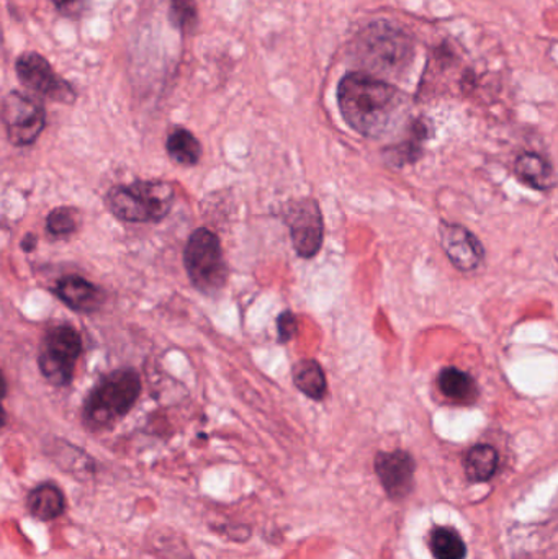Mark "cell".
Masks as SVG:
<instances>
[{"label": "cell", "mask_w": 558, "mask_h": 559, "mask_svg": "<svg viewBox=\"0 0 558 559\" xmlns=\"http://www.w3.org/2000/svg\"><path fill=\"white\" fill-rule=\"evenodd\" d=\"M439 235L446 254L459 271H475L484 261V246L464 226L441 223Z\"/></svg>", "instance_id": "8fae6325"}, {"label": "cell", "mask_w": 558, "mask_h": 559, "mask_svg": "<svg viewBox=\"0 0 558 559\" xmlns=\"http://www.w3.org/2000/svg\"><path fill=\"white\" fill-rule=\"evenodd\" d=\"M285 222L290 228L295 251L300 258L310 259L320 252L323 245V215L317 200L301 199L292 202L285 212Z\"/></svg>", "instance_id": "9c48e42d"}, {"label": "cell", "mask_w": 558, "mask_h": 559, "mask_svg": "<svg viewBox=\"0 0 558 559\" xmlns=\"http://www.w3.org/2000/svg\"><path fill=\"white\" fill-rule=\"evenodd\" d=\"M2 120L10 143L15 146H28L38 140L45 128V108L20 92H10L2 104Z\"/></svg>", "instance_id": "52a82bcc"}, {"label": "cell", "mask_w": 558, "mask_h": 559, "mask_svg": "<svg viewBox=\"0 0 558 559\" xmlns=\"http://www.w3.org/2000/svg\"><path fill=\"white\" fill-rule=\"evenodd\" d=\"M26 509L38 521H56L66 511L64 492L55 483H43L29 492Z\"/></svg>", "instance_id": "4fadbf2b"}, {"label": "cell", "mask_w": 558, "mask_h": 559, "mask_svg": "<svg viewBox=\"0 0 558 559\" xmlns=\"http://www.w3.org/2000/svg\"><path fill=\"white\" fill-rule=\"evenodd\" d=\"M438 388L449 401L461 406L477 403L478 388L474 378L459 368L448 367L439 373Z\"/></svg>", "instance_id": "5bb4252c"}, {"label": "cell", "mask_w": 558, "mask_h": 559, "mask_svg": "<svg viewBox=\"0 0 558 559\" xmlns=\"http://www.w3.org/2000/svg\"><path fill=\"white\" fill-rule=\"evenodd\" d=\"M500 456L491 445H475L464 459L465 476L471 483H487L498 469Z\"/></svg>", "instance_id": "2e32d148"}, {"label": "cell", "mask_w": 558, "mask_h": 559, "mask_svg": "<svg viewBox=\"0 0 558 559\" xmlns=\"http://www.w3.org/2000/svg\"><path fill=\"white\" fill-rule=\"evenodd\" d=\"M517 174L531 189L546 192V190H553L556 187L553 166L539 154H521L517 160Z\"/></svg>", "instance_id": "9a60e30c"}, {"label": "cell", "mask_w": 558, "mask_h": 559, "mask_svg": "<svg viewBox=\"0 0 558 559\" xmlns=\"http://www.w3.org/2000/svg\"><path fill=\"white\" fill-rule=\"evenodd\" d=\"M377 478L390 499L406 498L415 483V460L405 450L380 452L373 460Z\"/></svg>", "instance_id": "30bf717a"}, {"label": "cell", "mask_w": 558, "mask_h": 559, "mask_svg": "<svg viewBox=\"0 0 558 559\" xmlns=\"http://www.w3.org/2000/svg\"><path fill=\"white\" fill-rule=\"evenodd\" d=\"M36 241L35 236L28 235L25 239H23V249L25 251H33V248H35Z\"/></svg>", "instance_id": "cb8c5ba5"}, {"label": "cell", "mask_w": 558, "mask_h": 559, "mask_svg": "<svg viewBox=\"0 0 558 559\" xmlns=\"http://www.w3.org/2000/svg\"><path fill=\"white\" fill-rule=\"evenodd\" d=\"M46 226H48V231L58 238L69 236L78 229V216H75L74 210L62 206V209H56L49 213Z\"/></svg>", "instance_id": "ffe728a7"}, {"label": "cell", "mask_w": 558, "mask_h": 559, "mask_svg": "<svg viewBox=\"0 0 558 559\" xmlns=\"http://www.w3.org/2000/svg\"><path fill=\"white\" fill-rule=\"evenodd\" d=\"M199 9L195 0H170V20L174 25L187 32L197 25L199 20Z\"/></svg>", "instance_id": "44dd1931"}, {"label": "cell", "mask_w": 558, "mask_h": 559, "mask_svg": "<svg viewBox=\"0 0 558 559\" xmlns=\"http://www.w3.org/2000/svg\"><path fill=\"white\" fill-rule=\"evenodd\" d=\"M52 3H55L58 9H66V7L71 5V3H74L75 0H51Z\"/></svg>", "instance_id": "d4e9b609"}, {"label": "cell", "mask_w": 558, "mask_h": 559, "mask_svg": "<svg viewBox=\"0 0 558 559\" xmlns=\"http://www.w3.org/2000/svg\"><path fill=\"white\" fill-rule=\"evenodd\" d=\"M294 383L305 396L314 401L324 400L328 391L323 368L313 358H305L294 367Z\"/></svg>", "instance_id": "e0dca14e"}, {"label": "cell", "mask_w": 558, "mask_h": 559, "mask_svg": "<svg viewBox=\"0 0 558 559\" xmlns=\"http://www.w3.org/2000/svg\"><path fill=\"white\" fill-rule=\"evenodd\" d=\"M173 203L174 187L163 180L115 187L107 195L111 215L127 223H159L169 215Z\"/></svg>", "instance_id": "3957f363"}, {"label": "cell", "mask_w": 558, "mask_h": 559, "mask_svg": "<svg viewBox=\"0 0 558 559\" xmlns=\"http://www.w3.org/2000/svg\"><path fill=\"white\" fill-rule=\"evenodd\" d=\"M337 107L356 133L382 138L402 117L405 95L383 79L353 71L337 85Z\"/></svg>", "instance_id": "6da1fadb"}, {"label": "cell", "mask_w": 558, "mask_h": 559, "mask_svg": "<svg viewBox=\"0 0 558 559\" xmlns=\"http://www.w3.org/2000/svg\"><path fill=\"white\" fill-rule=\"evenodd\" d=\"M15 71L20 82L39 97L61 104H72L75 100V92L71 84L59 78L52 71L48 59L38 52H25L20 56L15 62Z\"/></svg>", "instance_id": "ba28073f"}, {"label": "cell", "mask_w": 558, "mask_h": 559, "mask_svg": "<svg viewBox=\"0 0 558 559\" xmlns=\"http://www.w3.org/2000/svg\"><path fill=\"white\" fill-rule=\"evenodd\" d=\"M141 393V378L134 370L107 374L88 394L84 404V423L98 430L111 426L130 413Z\"/></svg>", "instance_id": "7a4b0ae2"}, {"label": "cell", "mask_w": 558, "mask_h": 559, "mask_svg": "<svg viewBox=\"0 0 558 559\" xmlns=\"http://www.w3.org/2000/svg\"><path fill=\"white\" fill-rule=\"evenodd\" d=\"M167 153L180 166H195L202 157L199 140L186 128H176L167 138Z\"/></svg>", "instance_id": "ac0fdd59"}, {"label": "cell", "mask_w": 558, "mask_h": 559, "mask_svg": "<svg viewBox=\"0 0 558 559\" xmlns=\"http://www.w3.org/2000/svg\"><path fill=\"white\" fill-rule=\"evenodd\" d=\"M183 264L190 282L203 295L222 292L228 280V265L218 236L200 228L190 236L183 251Z\"/></svg>", "instance_id": "5b68a950"}, {"label": "cell", "mask_w": 558, "mask_h": 559, "mask_svg": "<svg viewBox=\"0 0 558 559\" xmlns=\"http://www.w3.org/2000/svg\"><path fill=\"white\" fill-rule=\"evenodd\" d=\"M413 51L412 38L392 23H370L357 38V59L369 71H403L412 62Z\"/></svg>", "instance_id": "277c9868"}, {"label": "cell", "mask_w": 558, "mask_h": 559, "mask_svg": "<svg viewBox=\"0 0 558 559\" xmlns=\"http://www.w3.org/2000/svg\"><path fill=\"white\" fill-rule=\"evenodd\" d=\"M81 352L79 332L71 325H56L43 338L38 355L39 371L55 386H66L71 383Z\"/></svg>", "instance_id": "8992f818"}, {"label": "cell", "mask_w": 558, "mask_h": 559, "mask_svg": "<svg viewBox=\"0 0 558 559\" xmlns=\"http://www.w3.org/2000/svg\"><path fill=\"white\" fill-rule=\"evenodd\" d=\"M7 396V381L5 377H3L2 370H0V427L5 426V409H3L2 401L3 397Z\"/></svg>", "instance_id": "603a6c76"}, {"label": "cell", "mask_w": 558, "mask_h": 559, "mask_svg": "<svg viewBox=\"0 0 558 559\" xmlns=\"http://www.w3.org/2000/svg\"><path fill=\"white\" fill-rule=\"evenodd\" d=\"M278 338L281 342H288L295 337L298 331L297 318L290 311L282 312L277 321Z\"/></svg>", "instance_id": "7402d4cb"}, {"label": "cell", "mask_w": 558, "mask_h": 559, "mask_svg": "<svg viewBox=\"0 0 558 559\" xmlns=\"http://www.w3.org/2000/svg\"><path fill=\"white\" fill-rule=\"evenodd\" d=\"M429 548L436 559H465L467 545L458 531L451 527H436L429 537Z\"/></svg>", "instance_id": "d6986e66"}, {"label": "cell", "mask_w": 558, "mask_h": 559, "mask_svg": "<svg viewBox=\"0 0 558 559\" xmlns=\"http://www.w3.org/2000/svg\"><path fill=\"white\" fill-rule=\"evenodd\" d=\"M55 295L79 312H94L104 305L105 295L94 283L82 277H64L55 286Z\"/></svg>", "instance_id": "7c38bea8"}]
</instances>
